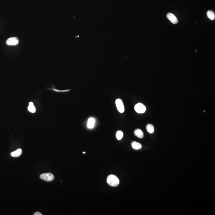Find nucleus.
<instances>
[{
	"mask_svg": "<svg viewBox=\"0 0 215 215\" xmlns=\"http://www.w3.org/2000/svg\"><path fill=\"white\" fill-rule=\"evenodd\" d=\"M107 183L110 186L115 187L118 186L120 183L119 179L114 174L109 175L107 179Z\"/></svg>",
	"mask_w": 215,
	"mask_h": 215,
	"instance_id": "1",
	"label": "nucleus"
},
{
	"mask_svg": "<svg viewBox=\"0 0 215 215\" xmlns=\"http://www.w3.org/2000/svg\"><path fill=\"white\" fill-rule=\"evenodd\" d=\"M40 178L42 180L47 182H51L54 180V176L53 174L51 173H45L42 174L40 175Z\"/></svg>",
	"mask_w": 215,
	"mask_h": 215,
	"instance_id": "2",
	"label": "nucleus"
},
{
	"mask_svg": "<svg viewBox=\"0 0 215 215\" xmlns=\"http://www.w3.org/2000/svg\"><path fill=\"white\" fill-rule=\"evenodd\" d=\"M134 109L135 111L139 114L144 113L146 110L145 106L141 103H139L135 105Z\"/></svg>",
	"mask_w": 215,
	"mask_h": 215,
	"instance_id": "3",
	"label": "nucleus"
},
{
	"mask_svg": "<svg viewBox=\"0 0 215 215\" xmlns=\"http://www.w3.org/2000/svg\"><path fill=\"white\" fill-rule=\"evenodd\" d=\"M116 105L118 110L120 113H123L124 112V106L122 100L120 99H117L116 101Z\"/></svg>",
	"mask_w": 215,
	"mask_h": 215,
	"instance_id": "4",
	"label": "nucleus"
},
{
	"mask_svg": "<svg viewBox=\"0 0 215 215\" xmlns=\"http://www.w3.org/2000/svg\"><path fill=\"white\" fill-rule=\"evenodd\" d=\"M18 39L15 37L10 38L6 41V44L8 46H16L18 45Z\"/></svg>",
	"mask_w": 215,
	"mask_h": 215,
	"instance_id": "5",
	"label": "nucleus"
},
{
	"mask_svg": "<svg viewBox=\"0 0 215 215\" xmlns=\"http://www.w3.org/2000/svg\"><path fill=\"white\" fill-rule=\"evenodd\" d=\"M167 18L173 24H176L178 22V20L174 14L171 13H169L167 15Z\"/></svg>",
	"mask_w": 215,
	"mask_h": 215,
	"instance_id": "6",
	"label": "nucleus"
},
{
	"mask_svg": "<svg viewBox=\"0 0 215 215\" xmlns=\"http://www.w3.org/2000/svg\"><path fill=\"white\" fill-rule=\"evenodd\" d=\"M22 153H23V151L22 149H19L16 151L12 152L11 153V156L13 157H18L21 155Z\"/></svg>",
	"mask_w": 215,
	"mask_h": 215,
	"instance_id": "7",
	"label": "nucleus"
},
{
	"mask_svg": "<svg viewBox=\"0 0 215 215\" xmlns=\"http://www.w3.org/2000/svg\"><path fill=\"white\" fill-rule=\"evenodd\" d=\"M94 124H95V120L94 118H90L88 121L87 123L88 128L89 129H92L94 127Z\"/></svg>",
	"mask_w": 215,
	"mask_h": 215,
	"instance_id": "8",
	"label": "nucleus"
},
{
	"mask_svg": "<svg viewBox=\"0 0 215 215\" xmlns=\"http://www.w3.org/2000/svg\"><path fill=\"white\" fill-rule=\"evenodd\" d=\"M132 148L135 150H139L142 147V145L140 143L135 141L132 143Z\"/></svg>",
	"mask_w": 215,
	"mask_h": 215,
	"instance_id": "9",
	"label": "nucleus"
},
{
	"mask_svg": "<svg viewBox=\"0 0 215 215\" xmlns=\"http://www.w3.org/2000/svg\"><path fill=\"white\" fill-rule=\"evenodd\" d=\"M134 134L136 136L138 137V138H142L144 136V134L142 131L139 129H135L134 132Z\"/></svg>",
	"mask_w": 215,
	"mask_h": 215,
	"instance_id": "10",
	"label": "nucleus"
},
{
	"mask_svg": "<svg viewBox=\"0 0 215 215\" xmlns=\"http://www.w3.org/2000/svg\"><path fill=\"white\" fill-rule=\"evenodd\" d=\"M206 14H207V17L209 19H210L211 20H215V13L213 12V11H211V10L208 11Z\"/></svg>",
	"mask_w": 215,
	"mask_h": 215,
	"instance_id": "11",
	"label": "nucleus"
},
{
	"mask_svg": "<svg viewBox=\"0 0 215 215\" xmlns=\"http://www.w3.org/2000/svg\"><path fill=\"white\" fill-rule=\"evenodd\" d=\"M28 110L31 113H34L36 112V108L34 106V103L32 102H29V105L28 108Z\"/></svg>",
	"mask_w": 215,
	"mask_h": 215,
	"instance_id": "12",
	"label": "nucleus"
},
{
	"mask_svg": "<svg viewBox=\"0 0 215 215\" xmlns=\"http://www.w3.org/2000/svg\"><path fill=\"white\" fill-rule=\"evenodd\" d=\"M147 131L150 134H153L154 132V126L151 124H148L146 126Z\"/></svg>",
	"mask_w": 215,
	"mask_h": 215,
	"instance_id": "13",
	"label": "nucleus"
},
{
	"mask_svg": "<svg viewBox=\"0 0 215 215\" xmlns=\"http://www.w3.org/2000/svg\"><path fill=\"white\" fill-rule=\"evenodd\" d=\"M123 133L122 131L118 130L116 134V137L117 139H118V140H121L123 138Z\"/></svg>",
	"mask_w": 215,
	"mask_h": 215,
	"instance_id": "14",
	"label": "nucleus"
},
{
	"mask_svg": "<svg viewBox=\"0 0 215 215\" xmlns=\"http://www.w3.org/2000/svg\"><path fill=\"white\" fill-rule=\"evenodd\" d=\"M34 215H42V214H41V213H40V212H35L34 213Z\"/></svg>",
	"mask_w": 215,
	"mask_h": 215,
	"instance_id": "15",
	"label": "nucleus"
},
{
	"mask_svg": "<svg viewBox=\"0 0 215 215\" xmlns=\"http://www.w3.org/2000/svg\"><path fill=\"white\" fill-rule=\"evenodd\" d=\"M54 91H56L57 92H59V91H61V92H64V91H70V90H66V91H58V90H57L54 89Z\"/></svg>",
	"mask_w": 215,
	"mask_h": 215,
	"instance_id": "16",
	"label": "nucleus"
},
{
	"mask_svg": "<svg viewBox=\"0 0 215 215\" xmlns=\"http://www.w3.org/2000/svg\"><path fill=\"white\" fill-rule=\"evenodd\" d=\"M83 153H85V152H83Z\"/></svg>",
	"mask_w": 215,
	"mask_h": 215,
	"instance_id": "17",
	"label": "nucleus"
}]
</instances>
